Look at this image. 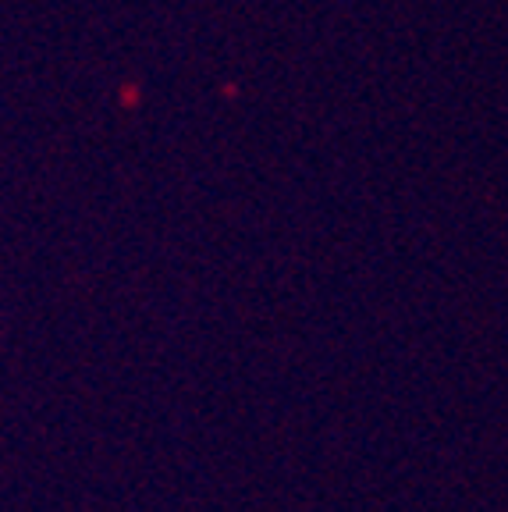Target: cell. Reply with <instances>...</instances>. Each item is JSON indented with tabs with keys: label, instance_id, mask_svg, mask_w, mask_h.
Returning a JSON list of instances; mask_svg holds the SVG:
<instances>
[]
</instances>
